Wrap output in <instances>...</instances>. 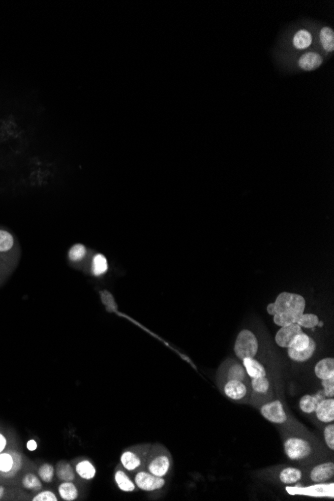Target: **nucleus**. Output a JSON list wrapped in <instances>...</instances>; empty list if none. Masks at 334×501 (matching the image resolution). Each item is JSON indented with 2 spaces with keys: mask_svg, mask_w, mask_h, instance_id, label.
I'll return each mask as SVG.
<instances>
[{
  "mask_svg": "<svg viewBox=\"0 0 334 501\" xmlns=\"http://www.w3.org/2000/svg\"><path fill=\"white\" fill-rule=\"evenodd\" d=\"M0 257L14 268L20 258V245L15 235L0 227Z\"/></svg>",
  "mask_w": 334,
  "mask_h": 501,
  "instance_id": "nucleus-1",
  "label": "nucleus"
},
{
  "mask_svg": "<svg viewBox=\"0 0 334 501\" xmlns=\"http://www.w3.org/2000/svg\"><path fill=\"white\" fill-rule=\"evenodd\" d=\"M305 304L304 297L290 292H281L274 301L276 313H290L297 316L304 313Z\"/></svg>",
  "mask_w": 334,
  "mask_h": 501,
  "instance_id": "nucleus-2",
  "label": "nucleus"
},
{
  "mask_svg": "<svg viewBox=\"0 0 334 501\" xmlns=\"http://www.w3.org/2000/svg\"><path fill=\"white\" fill-rule=\"evenodd\" d=\"M257 351L258 340L256 336L247 329L240 331L234 344V352L236 356L239 359L243 360L244 358L254 357Z\"/></svg>",
  "mask_w": 334,
  "mask_h": 501,
  "instance_id": "nucleus-3",
  "label": "nucleus"
},
{
  "mask_svg": "<svg viewBox=\"0 0 334 501\" xmlns=\"http://www.w3.org/2000/svg\"><path fill=\"white\" fill-rule=\"evenodd\" d=\"M286 456L291 460H301L307 458L313 451L311 444L298 437H290L284 443Z\"/></svg>",
  "mask_w": 334,
  "mask_h": 501,
  "instance_id": "nucleus-4",
  "label": "nucleus"
},
{
  "mask_svg": "<svg viewBox=\"0 0 334 501\" xmlns=\"http://www.w3.org/2000/svg\"><path fill=\"white\" fill-rule=\"evenodd\" d=\"M260 413L266 420L276 424H282L288 419L283 405L279 400H274L262 405Z\"/></svg>",
  "mask_w": 334,
  "mask_h": 501,
  "instance_id": "nucleus-5",
  "label": "nucleus"
},
{
  "mask_svg": "<svg viewBox=\"0 0 334 501\" xmlns=\"http://www.w3.org/2000/svg\"><path fill=\"white\" fill-rule=\"evenodd\" d=\"M134 483L141 490L154 491L161 489L165 485V480L163 477L156 476L148 471L141 470L135 474Z\"/></svg>",
  "mask_w": 334,
  "mask_h": 501,
  "instance_id": "nucleus-6",
  "label": "nucleus"
},
{
  "mask_svg": "<svg viewBox=\"0 0 334 501\" xmlns=\"http://www.w3.org/2000/svg\"><path fill=\"white\" fill-rule=\"evenodd\" d=\"M146 468L148 472L164 477L170 469V458L164 452H157L148 459Z\"/></svg>",
  "mask_w": 334,
  "mask_h": 501,
  "instance_id": "nucleus-7",
  "label": "nucleus"
},
{
  "mask_svg": "<svg viewBox=\"0 0 334 501\" xmlns=\"http://www.w3.org/2000/svg\"><path fill=\"white\" fill-rule=\"evenodd\" d=\"M21 467V457L17 453L1 452L0 453V472L10 474L17 472Z\"/></svg>",
  "mask_w": 334,
  "mask_h": 501,
  "instance_id": "nucleus-8",
  "label": "nucleus"
},
{
  "mask_svg": "<svg viewBox=\"0 0 334 501\" xmlns=\"http://www.w3.org/2000/svg\"><path fill=\"white\" fill-rule=\"evenodd\" d=\"M303 332L302 327H300L297 323H293L284 327H280L279 331H277L275 335V342L277 345L283 348H287L289 343L292 339L299 333Z\"/></svg>",
  "mask_w": 334,
  "mask_h": 501,
  "instance_id": "nucleus-9",
  "label": "nucleus"
},
{
  "mask_svg": "<svg viewBox=\"0 0 334 501\" xmlns=\"http://www.w3.org/2000/svg\"><path fill=\"white\" fill-rule=\"evenodd\" d=\"M334 475L333 462H325L315 466L310 472V479L315 483L328 481Z\"/></svg>",
  "mask_w": 334,
  "mask_h": 501,
  "instance_id": "nucleus-10",
  "label": "nucleus"
},
{
  "mask_svg": "<svg viewBox=\"0 0 334 501\" xmlns=\"http://www.w3.org/2000/svg\"><path fill=\"white\" fill-rule=\"evenodd\" d=\"M317 418L324 423H331L334 420V400L333 398H325L321 400L315 408Z\"/></svg>",
  "mask_w": 334,
  "mask_h": 501,
  "instance_id": "nucleus-11",
  "label": "nucleus"
},
{
  "mask_svg": "<svg viewBox=\"0 0 334 501\" xmlns=\"http://www.w3.org/2000/svg\"><path fill=\"white\" fill-rule=\"evenodd\" d=\"M224 393L233 400H240L247 394V387L242 381L228 380L224 385Z\"/></svg>",
  "mask_w": 334,
  "mask_h": 501,
  "instance_id": "nucleus-12",
  "label": "nucleus"
},
{
  "mask_svg": "<svg viewBox=\"0 0 334 501\" xmlns=\"http://www.w3.org/2000/svg\"><path fill=\"white\" fill-rule=\"evenodd\" d=\"M315 375L319 379H327L334 377V359L332 357H327L315 365L314 368Z\"/></svg>",
  "mask_w": 334,
  "mask_h": 501,
  "instance_id": "nucleus-13",
  "label": "nucleus"
},
{
  "mask_svg": "<svg viewBox=\"0 0 334 501\" xmlns=\"http://www.w3.org/2000/svg\"><path fill=\"white\" fill-rule=\"evenodd\" d=\"M299 67L303 70H314L322 64V57L315 52H307L299 59Z\"/></svg>",
  "mask_w": 334,
  "mask_h": 501,
  "instance_id": "nucleus-14",
  "label": "nucleus"
},
{
  "mask_svg": "<svg viewBox=\"0 0 334 501\" xmlns=\"http://www.w3.org/2000/svg\"><path fill=\"white\" fill-rule=\"evenodd\" d=\"M75 473L84 480L93 479L96 475V468L88 459H83L75 465Z\"/></svg>",
  "mask_w": 334,
  "mask_h": 501,
  "instance_id": "nucleus-15",
  "label": "nucleus"
},
{
  "mask_svg": "<svg viewBox=\"0 0 334 501\" xmlns=\"http://www.w3.org/2000/svg\"><path fill=\"white\" fill-rule=\"evenodd\" d=\"M120 462L122 466L128 471H134L142 465V459L140 455L134 451L126 450L120 457Z\"/></svg>",
  "mask_w": 334,
  "mask_h": 501,
  "instance_id": "nucleus-16",
  "label": "nucleus"
},
{
  "mask_svg": "<svg viewBox=\"0 0 334 501\" xmlns=\"http://www.w3.org/2000/svg\"><path fill=\"white\" fill-rule=\"evenodd\" d=\"M315 349H316L315 341L311 338L308 347H306L305 349L297 351V350H293L291 348H287V353H288V356L292 360H294L296 362H304L312 357V355L315 352Z\"/></svg>",
  "mask_w": 334,
  "mask_h": 501,
  "instance_id": "nucleus-17",
  "label": "nucleus"
},
{
  "mask_svg": "<svg viewBox=\"0 0 334 501\" xmlns=\"http://www.w3.org/2000/svg\"><path fill=\"white\" fill-rule=\"evenodd\" d=\"M242 361H243V366L246 373L251 378L266 376V370L264 366H262L256 359H254V357L244 358Z\"/></svg>",
  "mask_w": 334,
  "mask_h": 501,
  "instance_id": "nucleus-18",
  "label": "nucleus"
},
{
  "mask_svg": "<svg viewBox=\"0 0 334 501\" xmlns=\"http://www.w3.org/2000/svg\"><path fill=\"white\" fill-rule=\"evenodd\" d=\"M58 494L62 500L73 501L77 499L79 492L78 488L72 481H62V483L58 486Z\"/></svg>",
  "mask_w": 334,
  "mask_h": 501,
  "instance_id": "nucleus-19",
  "label": "nucleus"
},
{
  "mask_svg": "<svg viewBox=\"0 0 334 501\" xmlns=\"http://www.w3.org/2000/svg\"><path fill=\"white\" fill-rule=\"evenodd\" d=\"M114 479H115V482L118 486V488L123 491V492H132L135 490V483L128 477V475L123 471L121 470V469H118V470H116L115 474H114Z\"/></svg>",
  "mask_w": 334,
  "mask_h": 501,
  "instance_id": "nucleus-20",
  "label": "nucleus"
},
{
  "mask_svg": "<svg viewBox=\"0 0 334 501\" xmlns=\"http://www.w3.org/2000/svg\"><path fill=\"white\" fill-rule=\"evenodd\" d=\"M56 475L61 481H73L75 479V470L66 461H60L56 466Z\"/></svg>",
  "mask_w": 334,
  "mask_h": 501,
  "instance_id": "nucleus-21",
  "label": "nucleus"
},
{
  "mask_svg": "<svg viewBox=\"0 0 334 501\" xmlns=\"http://www.w3.org/2000/svg\"><path fill=\"white\" fill-rule=\"evenodd\" d=\"M302 477V473L297 468L294 467H286L279 474V479L282 483L286 485H292L298 482Z\"/></svg>",
  "mask_w": 334,
  "mask_h": 501,
  "instance_id": "nucleus-22",
  "label": "nucleus"
},
{
  "mask_svg": "<svg viewBox=\"0 0 334 501\" xmlns=\"http://www.w3.org/2000/svg\"><path fill=\"white\" fill-rule=\"evenodd\" d=\"M312 42V36L305 29H300L295 33L293 37V45L297 49H305L310 46Z\"/></svg>",
  "mask_w": 334,
  "mask_h": 501,
  "instance_id": "nucleus-23",
  "label": "nucleus"
},
{
  "mask_svg": "<svg viewBox=\"0 0 334 501\" xmlns=\"http://www.w3.org/2000/svg\"><path fill=\"white\" fill-rule=\"evenodd\" d=\"M319 402L320 401L316 398L315 395L306 394V395L301 397V399L299 401V407L303 412L309 414V413H313L315 411L316 406Z\"/></svg>",
  "mask_w": 334,
  "mask_h": 501,
  "instance_id": "nucleus-24",
  "label": "nucleus"
},
{
  "mask_svg": "<svg viewBox=\"0 0 334 501\" xmlns=\"http://www.w3.org/2000/svg\"><path fill=\"white\" fill-rule=\"evenodd\" d=\"M320 42L326 51L332 52L334 50V32L330 27H323L320 30Z\"/></svg>",
  "mask_w": 334,
  "mask_h": 501,
  "instance_id": "nucleus-25",
  "label": "nucleus"
},
{
  "mask_svg": "<svg viewBox=\"0 0 334 501\" xmlns=\"http://www.w3.org/2000/svg\"><path fill=\"white\" fill-rule=\"evenodd\" d=\"M310 340L311 338L305 334L304 332H301L299 334H297L293 339L292 341L289 343V345L287 348H291L293 350H303L305 349L306 347H308L309 343H310Z\"/></svg>",
  "mask_w": 334,
  "mask_h": 501,
  "instance_id": "nucleus-26",
  "label": "nucleus"
},
{
  "mask_svg": "<svg viewBox=\"0 0 334 501\" xmlns=\"http://www.w3.org/2000/svg\"><path fill=\"white\" fill-rule=\"evenodd\" d=\"M91 269H92V272L95 276H100V275L104 274L108 269V263H107L105 256L100 253L96 254L93 257L92 268Z\"/></svg>",
  "mask_w": 334,
  "mask_h": 501,
  "instance_id": "nucleus-27",
  "label": "nucleus"
},
{
  "mask_svg": "<svg viewBox=\"0 0 334 501\" xmlns=\"http://www.w3.org/2000/svg\"><path fill=\"white\" fill-rule=\"evenodd\" d=\"M86 253H87V250H86L85 246L83 244L78 243V244L73 245L70 248L69 252H68V257L71 262L78 263L85 258Z\"/></svg>",
  "mask_w": 334,
  "mask_h": 501,
  "instance_id": "nucleus-28",
  "label": "nucleus"
},
{
  "mask_svg": "<svg viewBox=\"0 0 334 501\" xmlns=\"http://www.w3.org/2000/svg\"><path fill=\"white\" fill-rule=\"evenodd\" d=\"M22 486L28 490H34V491H38L42 488V484H41L39 476H37L33 473H28L23 477Z\"/></svg>",
  "mask_w": 334,
  "mask_h": 501,
  "instance_id": "nucleus-29",
  "label": "nucleus"
},
{
  "mask_svg": "<svg viewBox=\"0 0 334 501\" xmlns=\"http://www.w3.org/2000/svg\"><path fill=\"white\" fill-rule=\"evenodd\" d=\"M300 327L304 328H314L319 324V318L315 314H311V313H302V314L298 317L296 322Z\"/></svg>",
  "mask_w": 334,
  "mask_h": 501,
  "instance_id": "nucleus-30",
  "label": "nucleus"
},
{
  "mask_svg": "<svg viewBox=\"0 0 334 501\" xmlns=\"http://www.w3.org/2000/svg\"><path fill=\"white\" fill-rule=\"evenodd\" d=\"M299 316L290 314V313H276V314L273 316V321L279 327H284L293 323L297 322Z\"/></svg>",
  "mask_w": 334,
  "mask_h": 501,
  "instance_id": "nucleus-31",
  "label": "nucleus"
},
{
  "mask_svg": "<svg viewBox=\"0 0 334 501\" xmlns=\"http://www.w3.org/2000/svg\"><path fill=\"white\" fill-rule=\"evenodd\" d=\"M246 376V371L244 367H242L240 364H233L228 372H227V378L228 380H239L243 381Z\"/></svg>",
  "mask_w": 334,
  "mask_h": 501,
  "instance_id": "nucleus-32",
  "label": "nucleus"
},
{
  "mask_svg": "<svg viewBox=\"0 0 334 501\" xmlns=\"http://www.w3.org/2000/svg\"><path fill=\"white\" fill-rule=\"evenodd\" d=\"M54 467L49 463H44L38 468V476L44 482H51L54 478Z\"/></svg>",
  "mask_w": 334,
  "mask_h": 501,
  "instance_id": "nucleus-33",
  "label": "nucleus"
},
{
  "mask_svg": "<svg viewBox=\"0 0 334 501\" xmlns=\"http://www.w3.org/2000/svg\"><path fill=\"white\" fill-rule=\"evenodd\" d=\"M251 385H252V389L256 393H260V394L266 393L269 390V387H270L269 380L266 378V376L252 378Z\"/></svg>",
  "mask_w": 334,
  "mask_h": 501,
  "instance_id": "nucleus-34",
  "label": "nucleus"
},
{
  "mask_svg": "<svg viewBox=\"0 0 334 501\" xmlns=\"http://www.w3.org/2000/svg\"><path fill=\"white\" fill-rule=\"evenodd\" d=\"M324 439L326 445L333 450L334 449V425L329 424L324 429Z\"/></svg>",
  "mask_w": 334,
  "mask_h": 501,
  "instance_id": "nucleus-35",
  "label": "nucleus"
},
{
  "mask_svg": "<svg viewBox=\"0 0 334 501\" xmlns=\"http://www.w3.org/2000/svg\"><path fill=\"white\" fill-rule=\"evenodd\" d=\"M321 384L323 387V393L327 398H333L334 396V377L322 379Z\"/></svg>",
  "mask_w": 334,
  "mask_h": 501,
  "instance_id": "nucleus-36",
  "label": "nucleus"
},
{
  "mask_svg": "<svg viewBox=\"0 0 334 501\" xmlns=\"http://www.w3.org/2000/svg\"><path fill=\"white\" fill-rule=\"evenodd\" d=\"M33 501H57L58 498L55 493H53L51 490H43L39 493H37L33 498Z\"/></svg>",
  "mask_w": 334,
  "mask_h": 501,
  "instance_id": "nucleus-37",
  "label": "nucleus"
},
{
  "mask_svg": "<svg viewBox=\"0 0 334 501\" xmlns=\"http://www.w3.org/2000/svg\"><path fill=\"white\" fill-rule=\"evenodd\" d=\"M6 444H7V440H6L5 436L2 433H0V453H1L5 449Z\"/></svg>",
  "mask_w": 334,
  "mask_h": 501,
  "instance_id": "nucleus-38",
  "label": "nucleus"
},
{
  "mask_svg": "<svg viewBox=\"0 0 334 501\" xmlns=\"http://www.w3.org/2000/svg\"><path fill=\"white\" fill-rule=\"evenodd\" d=\"M266 309H267V312H268V314H269V315L274 316V315L276 314V308H275L274 302H273V303H269V304L267 305V308H266Z\"/></svg>",
  "mask_w": 334,
  "mask_h": 501,
  "instance_id": "nucleus-39",
  "label": "nucleus"
},
{
  "mask_svg": "<svg viewBox=\"0 0 334 501\" xmlns=\"http://www.w3.org/2000/svg\"><path fill=\"white\" fill-rule=\"evenodd\" d=\"M10 268H13V267L10 266L8 263H6L1 257H0V273H1V271L9 270Z\"/></svg>",
  "mask_w": 334,
  "mask_h": 501,
  "instance_id": "nucleus-40",
  "label": "nucleus"
},
{
  "mask_svg": "<svg viewBox=\"0 0 334 501\" xmlns=\"http://www.w3.org/2000/svg\"><path fill=\"white\" fill-rule=\"evenodd\" d=\"M26 446H27V449H28V450H30V451H34V450H36V449H37V443H36V441H35V440H33V439H32V440H29V441L27 442Z\"/></svg>",
  "mask_w": 334,
  "mask_h": 501,
  "instance_id": "nucleus-41",
  "label": "nucleus"
},
{
  "mask_svg": "<svg viewBox=\"0 0 334 501\" xmlns=\"http://www.w3.org/2000/svg\"><path fill=\"white\" fill-rule=\"evenodd\" d=\"M4 495V488L2 486H0V498H2Z\"/></svg>",
  "mask_w": 334,
  "mask_h": 501,
  "instance_id": "nucleus-42",
  "label": "nucleus"
}]
</instances>
